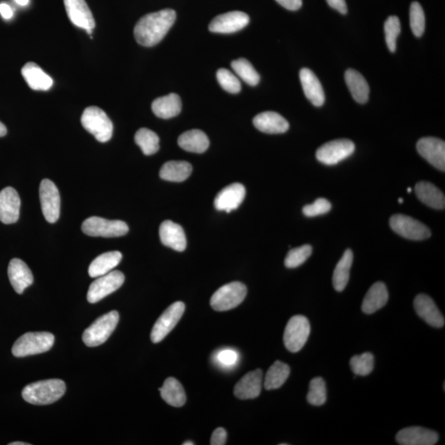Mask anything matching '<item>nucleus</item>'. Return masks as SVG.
Wrapping results in <instances>:
<instances>
[{"instance_id":"nucleus-2","label":"nucleus","mask_w":445,"mask_h":445,"mask_svg":"<svg viewBox=\"0 0 445 445\" xmlns=\"http://www.w3.org/2000/svg\"><path fill=\"white\" fill-rule=\"evenodd\" d=\"M66 389L64 381L47 380L32 382L24 387L22 395L24 400L33 405H48L55 403L63 396Z\"/></svg>"},{"instance_id":"nucleus-9","label":"nucleus","mask_w":445,"mask_h":445,"mask_svg":"<svg viewBox=\"0 0 445 445\" xmlns=\"http://www.w3.org/2000/svg\"><path fill=\"white\" fill-rule=\"evenodd\" d=\"M389 224L392 231L410 240H425L432 236L427 226L408 215H392Z\"/></svg>"},{"instance_id":"nucleus-11","label":"nucleus","mask_w":445,"mask_h":445,"mask_svg":"<svg viewBox=\"0 0 445 445\" xmlns=\"http://www.w3.org/2000/svg\"><path fill=\"white\" fill-rule=\"evenodd\" d=\"M185 309L184 303L180 301L170 305L156 321L150 335L151 341L154 343L162 342L179 323Z\"/></svg>"},{"instance_id":"nucleus-40","label":"nucleus","mask_w":445,"mask_h":445,"mask_svg":"<svg viewBox=\"0 0 445 445\" xmlns=\"http://www.w3.org/2000/svg\"><path fill=\"white\" fill-rule=\"evenodd\" d=\"M307 400L309 404L316 406H320L326 403L327 387L323 378H314L310 381Z\"/></svg>"},{"instance_id":"nucleus-31","label":"nucleus","mask_w":445,"mask_h":445,"mask_svg":"<svg viewBox=\"0 0 445 445\" xmlns=\"http://www.w3.org/2000/svg\"><path fill=\"white\" fill-rule=\"evenodd\" d=\"M344 80L353 98L358 103H366L370 96V87L363 76L355 70L349 69L344 74Z\"/></svg>"},{"instance_id":"nucleus-32","label":"nucleus","mask_w":445,"mask_h":445,"mask_svg":"<svg viewBox=\"0 0 445 445\" xmlns=\"http://www.w3.org/2000/svg\"><path fill=\"white\" fill-rule=\"evenodd\" d=\"M179 145L186 151L202 154L207 150L209 141L203 131L191 130L181 134L179 138Z\"/></svg>"},{"instance_id":"nucleus-4","label":"nucleus","mask_w":445,"mask_h":445,"mask_svg":"<svg viewBox=\"0 0 445 445\" xmlns=\"http://www.w3.org/2000/svg\"><path fill=\"white\" fill-rule=\"evenodd\" d=\"M81 123L86 131L92 134L96 140L105 143L111 140L113 124L106 112L98 107H89L84 110Z\"/></svg>"},{"instance_id":"nucleus-37","label":"nucleus","mask_w":445,"mask_h":445,"mask_svg":"<svg viewBox=\"0 0 445 445\" xmlns=\"http://www.w3.org/2000/svg\"><path fill=\"white\" fill-rule=\"evenodd\" d=\"M135 141L141 148L143 155H155L160 150V138L150 129H140L136 134Z\"/></svg>"},{"instance_id":"nucleus-38","label":"nucleus","mask_w":445,"mask_h":445,"mask_svg":"<svg viewBox=\"0 0 445 445\" xmlns=\"http://www.w3.org/2000/svg\"><path fill=\"white\" fill-rule=\"evenodd\" d=\"M231 66L236 75L239 76L244 82L251 86H256L259 84L260 75L257 73L254 67H253L247 60L240 58L233 60Z\"/></svg>"},{"instance_id":"nucleus-33","label":"nucleus","mask_w":445,"mask_h":445,"mask_svg":"<svg viewBox=\"0 0 445 445\" xmlns=\"http://www.w3.org/2000/svg\"><path fill=\"white\" fill-rule=\"evenodd\" d=\"M193 167L185 161H169L165 162L160 172V178L165 181L181 183L189 178Z\"/></svg>"},{"instance_id":"nucleus-21","label":"nucleus","mask_w":445,"mask_h":445,"mask_svg":"<svg viewBox=\"0 0 445 445\" xmlns=\"http://www.w3.org/2000/svg\"><path fill=\"white\" fill-rule=\"evenodd\" d=\"M262 380L263 373L260 368L247 373L234 387V395L241 400L257 399L262 392Z\"/></svg>"},{"instance_id":"nucleus-8","label":"nucleus","mask_w":445,"mask_h":445,"mask_svg":"<svg viewBox=\"0 0 445 445\" xmlns=\"http://www.w3.org/2000/svg\"><path fill=\"white\" fill-rule=\"evenodd\" d=\"M82 231L91 237L115 238L126 236L129 227L122 220H109L93 217L84 220Z\"/></svg>"},{"instance_id":"nucleus-43","label":"nucleus","mask_w":445,"mask_h":445,"mask_svg":"<svg viewBox=\"0 0 445 445\" xmlns=\"http://www.w3.org/2000/svg\"><path fill=\"white\" fill-rule=\"evenodd\" d=\"M385 40L387 48L391 52L396 49V39L401 32V23L396 16H390L385 23Z\"/></svg>"},{"instance_id":"nucleus-25","label":"nucleus","mask_w":445,"mask_h":445,"mask_svg":"<svg viewBox=\"0 0 445 445\" xmlns=\"http://www.w3.org/2000/svg\"><path fill=\"white\" fill-rule=\"evenodd\" d=\"M253 125L258 131L266 134H282L289 130L290 124L275 112H265L257 115L253 119Z\"/></svg>"},{"instance_id":"nucleus-13","label":"nucleus","mask_w":445,"mask_h":445,"mask_svg":"<svg viewBox=\"0 0 445 445\" xmlns=\"http://www.w3.org/2000/svg\"><path fill=\"white\" fill-rule=\"evenodd\" d=\"M43 215L47 222L56 223L60 214V195L58 188L49 179L41 181L39 189Z\"/></svg>"},{"instance_id":"nucleus-1","label":"nucleus","mask_w":445,"mask_h":445,"mask_svg":"<svg viewBox=\"0 0 445 445\" xmlns=\"http://www.w3.org/2000/svg\"><path fill=\"white\" fill-rule=\"evenodd\" d=\"M176 20L174 9L166 8L159 12L148 13L136 23L134 35L138 44L151 47L160 43Z\"/></svg>"},{"instance_id":"nucleus-35","label":"nucleus","mask_w":445,"mask_h":445,"mask_svg":"<svg viewBox=\"0 0 445 445\" xmlns=\"http://www.w3.org/2000/svg\"><path fill=\"white\" fill-rule=\"evenodd\" d=\"M353 259V252L351 250H347L344 252L342 259L339 261L336 268H335L333 283L334 289L338 292H342L346 289L349 279H350Z\"/></svg>"},{"instance_id":"nucleus-12","label":"nucleus","mask_w":445,"mask_h":445,"mask_svg":"<svg viewBox=\"0 0 445 445\" xmlns=\"http://www.w3.org/2000/svg\"><path fill=\"white\" fill-rule=\"evenodd\" d=\"M125 281V276L120 271H113L98 277L89 286L87 299L89 303L99 302L109 295L117 291Z\"/></svg>"},{"instance_id":"nucleus-36","label":"nucleus","mask_w":445,"mask_h":445,"mask_svg":"<svg viewBox=\"0 0 445 445\" xmlns=\"http://www.w3.org/2000/svg\"><path fill=\"white\" fill-rule=\"evenodd\" d=\"M290 374V368L285 363L277 361L268 370L264 387L266 390L278 389L283 385Z\"/></svg>"},{"instance_id":"nucleus-50","label":"nucleus","mask_w":445,"mask_h":445,"mask_svg":"<svg viewBox=\"0 0 445 445\" xmlns=\"http://www.w3.org/2000/svg\"><path fill=\"white\" fill-rule=\"evenodd\" d=\"M0 14L4 19H11L13 17V11L7 4H0Z\"/></svg>"},{"instance_id":"nucleus-53","label":"nucleus","mask_w":445,"mask_h":445,"mask_svg":"<svg viewBox=\"0 0 445 445\" xmlns=\"http://www.w3.org/2000/svg\"><path fill=\"white\" fill-rule=\"evenodd\" d=\"M30 444L24 443V442H13L9 444V445H30Z\"/></svg>"},{"instance_id":"nucleus-44","label":"nucleus","mask_w":445,"mask_h":445,"mask_svg":"<svg viewBox=\"0 0 445 445\" xmlns=\"http://www.w3.org/2000/svg\"><path fill=\"white\" fill-rule=\"evenodd\" d=\"M217 77L221 87L231 93H238L241 91L240 81L231 71L226 69H219Z\"/></svg>"},{"instance_id":"nucleus-16","label":"nucleus","mask_w":445,"mask_h":445,"mask_svg":"<svg viewBox=\"0 0 445 445\" xmlns=\"http://www.w3.org/2000/svg\"><path fill=\"white\" fill-rule=\"evenodd\" d=\"M67 14L72 23L92 34L96 23L85 0H64Z\"/></svg>"},{"instance_id":"nucleus-28","label":"nucleus","mask_w":445,"mask_h":445,"mask_svg":"<svg viewBox=\"0 0 445 445\" xmlns=\"http://www.w3.org/2000/svg\"><path fill=\"white\" fill-rule=\"evenodd\" d=\"M415 191L418 199L425 205L433 209H444V195L432 183H428V181H420L415 185Z\"/></svg>"},{"instance_id":"nucleus-29","label":"nucleus","mask_w":445,"mask_h":445,"mask_svg":"<svg viewBox=\"0 0 445 445\" xmlns=\"http://www.w3.org/2000/svg\"><path fill=\"white\" fill-rule=\"evenodd\" d=\"M122 254L118 251L105 252L96 257L89 267V274L92 278H98L111 272L119 265Z\"/></svg>"},{"instance_id":"nucleus-20","label":"nucleus","mask_w":445,"mask_h":445,"mask_svg":"<svg viewBox=\"0 0 445 445\" xmlns=\"http://www.w3.org/2000/svg\"><path fill=\"white\" fill-rule=\"evenodd\" d=\"M396 440L401 445H434L438 442L439 434L427 428L411 427L401 430Z\"/></svg>"},{"instance_id":"nucleus-27","label":"nucleus","mask_w":445,"mask_h":445,"mask_svg":"<svg viewBox=\"0 0 445 445\" xmlns=\"http://www.w3.org/2000/svg\"><path fill=\"white\" fill-rule=\"evenodd\" d=\"M389 300V292L382 282H376L368 290L362 303V311L366 314H372L385 307Z\"/></svg>"},{"instance_id":"nucleus-18","label":"nucleus","mask_w":445,"mask_h":445,"mask_svg":"<svg viewBox=\"0 0 445 445\" xmlns=\"http://www.w3.org/2000/svg\"><path fill=\"white\" fill-rule=\"evenodd\" d=\"M245 195L244 186L241 183H233L219 191L214 199V207L219 212H231L240 207Z\"/></svg>"},{"instance_id":"nucleus-24","label":"nucleus","mask_w":445,"mask_h":445,"mask_svg":"<svg viewBox=\"0 0 445 445\" xmlns=\"http://www.w3.org/2000/svg\"><path fill=\"white\" fill-rule=\"evenodd\" d=\"M299 79L306 97L315 107H322L325 102V94L322 84L317 76L309 69L300 70Z\"/></svg>"},{"instance_id":"nucleus-46","label":"nucleus","mask_w":445,"mask_h":445,"mask_svg":"<svg viewBox=\"0 0 445 445\" xmlns=\"http://www.w3.org/2000/svg\"><path fill=\"white\" fill-rule=\"evenodd\" d=\"M238 354L236 351L229 350V349L219 352L217 355V361L219 363H221L222 366L226 367H231L236 365L238 361Z\"/></svg>"},{"instance_id":"nucleus-26","label":"nucleus","mask_w":445,"mask_h":445,"mask_svg":"<svg viewBox=\"0 0 445 445\" xmlns=\"http://www.w3.org/2000/svg\"><path fill=\"white\" fill-rule=\"evenodd\" d=\"M22 75L27 84L33 90L47 91L53 85V79L45 73L39 65L28 62L22 67Z\"/></svg>"},{"instance_id":"nucleus-52","label":"nucleus","mask_w":445,"mask_h":445,"mask_svg":"<svg viewBox=\"0 0 445 445\" xmlns=\"http://www.w3.org/2000/svg\"><path fill=\"white\" fill-rule=\"evenodd\" d=\"M16 3L21 6H27L28 3H30V0H15Z\"/></svg>"},{"instance_id":"nucleus-15","label":"nucleus","mask_w":445,"mask_h":445,"mask_svg":"<svg viewBox=\"0 0 445 445\" xmlns=\"http://www.w3.org/2000/svg\"><path fill=\"white\" fill-rule=\"evenodd\" d=\"M250 21V16L245 13L228 12L215 17L209 23V30L212 32L228 34L242 30Z\"/></svg>"},{"instance_id":"nucleus-22","label":"nucleus","mask_w":445,"mask_h":445,"mask_svg":"<svg viewBox=\"0 0 445 445\" xmlns=\"http://www.w3.org/2000/svg\"><path fill=\"white\" fill-rule=\"evenodd\" d=\"M8 275L13 288L19 295L33 283V275L30 267L18 258H13L9 262Z\"/></svg>"},{"instance_id":"nucleus-42","label":"nucleus","mask_w":445,"mask_h":445,"mask_svg":"<svg viewBox=\"0 0 445 445\" xmlns=\"http://www.w3.org/2000/svg\"><path fill=\"white\" fill-rule=\"evenodd\" d=\"M410 24L411 31L416 37L423 35L425 28V18L423 8L418 2L411 4L410 8Z\"/></svg>"},{"instance_id":"nucleus-30","label":"nucleus","mask_w":445,"mask_h":445,"mask_svg":"<svg viewBox=\"0 0 445 445\" xmlns=\"http://www.w3.org/2000/svg\"><path fill=\"white\" fill-rule=\"evenodd\" d=\"M152 111L155 116L162 119H169L178 116L181 111V101L179 96L170 93L157 98L152 103Z\"/></svg>"},{"instance_id":"nucleus-7","label":"nucleus","mask_w":445,"mask_h":445,"mask_svg":"<svg viewBox=\"0 0 445 445\" xmlns=\"http://www.w3.org/2000/svg\"><path fill=\"white\" fill-rule=\"evenodd\" d=\"M311 333L310 323L303 315H295L287 323L284 333V344L290 352L302 350Z\"/></svg>"},{"instance_id":"nucleus-14","label":"nucleus","mask_w":445,"mask_h":445,"mask_svg":"<svg viewBox=\"0 0 445 445\" xmlns=\"http://www.w3.org/2000/svg\"><path fill=\"white\" fill-rule=\"evenodd\" d=\"M420 156L437 169L445 170V143L440 138L425 137L416 145Z\"/></svg>"},{"instance_id":"nucleus-5","label":"nucleus","mask_w":445,"mask_h":445,"mask_svg":"<svg viewBox=\"0 0 445 445\" xmlns=\"http://www.w3.org/2000/svg\"><path fill=\"white\" fill-rule=\"evenodd\" d=\"M119 322V314L112 311L104 314L85 330L83 341L89 347H98L108 341Z\"/></svg>"},{"instance_id":"nucleus-55","label":"nucleus","mask_w":445,"mask_h":445,"mask_svg":"<svg viewBox=\"0 0 445 445\" xmlns=\"http://www.w3.org/2000/svg\"><path fill=\"white\" fill-rule=\"evenodd\" d=\"M399 204L403 203L404 202V199L403 198H399Z\"/></svg>"},{"instance_id":"nucleus-6","label":"nucleus","mask_w":445,"mask_h":445,"mask_svg":"<svg viewBox=\"0 0 445 445\" xmlns=\"http://www.w3.org/2000/svg\"><path fill=\"white\" fill-rule=\"evenodd\" d=\"M247 289L241 282H231L224 285L215 292L210 299V305L215 311L224 312L231 310L245 299Z\"/></svg>"},{"instance_id":"nucleus-48","label":"nucleus","mask_w":445,"mask_h":445,"mask_svg":"<svg viewBox=\"0 0 445 445\" xmlns=\"http://www.w3.org/2000/svg\"><path fill=\"white\" fill-rule=\"evenodd\" d=\"M276 2L291 11H298L302 6V0H276Z\"/></svg>"},{"instance_id":"nucleus-17","label":"nucleus","mask_w":445,"mask_h":445,"mask_svg":"<svg viewBox=\"0 0 445 445\" xmlns=\"http://www.w3.org/2000/svg\"><path fill=\"white\" fill-rule=\"evenodd\" d=\"M414 309L419 317L435 328L444 326L445 319L437 305L429 295L420 294L414 299Z\"/></svg>"},{"instance_id":"nucleus-34","label":"nucleus","mask_w":445,"mask_h":445,"mask_svg":"<svg viewBox=\"0 0 445 445\" xmlns=\"http://www.w3.org/2000/svg\"><path fill=\"white\" fill-rule=\"evenodd\" d=\"M162 399L174 408H181L186 404V396L183 387L174 378H169L160 389Z\"/></svg>"},{"instance_id":"nucleus-41","label":"nucleus","mask_w":445,"mask_h":445,"mask_svg":"<svg viewBox=\"0 0 445 445\" xmlns=\"http://www.w3.org/2000/svg\"><path fill=\"white\" fill-rule=\"evenodd\" d=\"M313 248L308 244L291 250L287 254L285 260V265L290 269L299 267L309 259L312 254Z\"/></svg>"},{"instance_id":"nucleus-23","label":"nucleus","mask_w":445,"mask_h":445,"mask_svg":"<svg viewBox=\"0 0 445 445\" xmlns=\"http://www.w3.org/2000/svg\"><path fill=\"white\" fill-rule=\"evenodd\" d=\"M160 240L165 246L178 252H183L186 247V238L183 228L179 224L166 220L160 228Z\"/></svg>"},{"instance_id":"nucleus-3","label":"nucleus","mask_w":445,"mask_h":445,"mask_svg":"<svg viewBox=\"0 0 445 445\" xmlns=\"http://www.w3.org/2000/svg\"><path fill=\"white\" fill-rule=\"evenodd\" d=\"M54 342V335L50 333H27L14 343L12 353L16 357L38 355L50 351Z\"/></svg>"},{"instance_id":"nucleus-47","label":"nucleus","mask_w":445,"mask_h":445,"mask_svg":"<svg viewBox=\"0 0 445 445\" xmlns=\"http://www.w3.org/2000/svg\"><path fill=\"white\" fill-rule=\"evenodd\" d=\"M227 432L226 430L222 427L214 430L212 434V439H210V444L212 445H224L226 444Z\"/></svg>"},{"instance_id":"nucleus-56","label":"nucleus","mask_w":445,"mask_h":445,"mask_svg":"<svg viewBox=\"0 0 445 445\" xmlns=\"http://www.w3.org/2000/svg\"><path fill=\"white\" fill-rule=\"evenodd\" d=\"M408 193H411V188H408Z\"/></svg>"},{"instance_id":"nucleus-51","label":"nucleus","mask_w":445,"mask_h":445,"mask_svg":"<svg viewBox=\"0 0 445 445\" xmlns=\"http://www.w3.org/2000/svg\"><path fill=\"white\" fill-rule=\"evenodd\" d=\"M7 134V128L4 125L2 122H0V137H3L6 136Z\"/></svg>"},{"instance_id":"nucleus-39","label":"nucleus","mask_w":445,"mask_h":445,"mask_svg":"<svg viewBox=\"0 0 445 445\" xmlns=\"http://www.w3.org/2000/svg\"><path fill=\"white\" fill-rule=\"evenodd\" d=\"M352 370L356 375L367 376L371 374L375 368V357L370 352L354 356L350 361Z\"/></svg>"},{"instance_id":"nucleus-54","label":"nucleus","mask_w":445,"mask_h":445,"mask_svg":"<svg viewBox=\"0 0 445 445\" xmlns=\"http://www.w3.org/2000/svg\"><path fill=\"white\" fill-rule=\"evenodd\" d=\"M183 445H193L194 443L191 442V441H186L185 443L183 444Z\"/></svg>"},{"instance_id":"nucleus-10","label":"nucleus","mask_w":445,"mask_h":445,"mask_svg":"<svg viewBox=\"0 0 445 445\" xmlns=\"http://www.w3.org/2000/svg\"><path fill=\"white\" fill-rule=\"evenodd\" d=\"M355 150V143L342 138L324 143L316 153V157L323 165H335L352 156Z\"/></svg>"},{"instance_id":"nucleus-19","label":"nucleus","mask_w":445,"mask_h":445,"mask_svg":"<svg viewBox=\"0 0 445 445\" xmlns=\"http://www.w3.org/2000/svg\"><path fill=\"white\" fill-rule=\"evenodd\" d=\"M21 200L17 191L11 186L0 191V221L16 223L20 214Z\"/></svg>"},{"instance_id":"nucleus-45","label":"nucleus","mask_w":445,"mask_h":445,"mask_svg":"<svg viewBox=\"0 0 445 445\" xmlns=\"http://www.w3.org/2000/svg\"><path fill=\"white\" fill-rule=\"evenodd\" d=\"M332 204L327 199L319 198L313 204L305 205L303 213L305 217H315L318 215L327 214L331 210Z\"/></svg>"},{"instance_id":"nucleus-49","label":"nucleus","mask_w":445,"mask_h":445,"mask_svg":"<svg viewBox=\"0 0 445 445\" xmlns=\"http://www.w3.org/2000/svg\"><path fill=\"white\" fill-rule=\"evenodd\" d=\"M329 6L336 9L339 13L346 14L347 13V6L346 0H327Z\"/></svg>"}]
</instances>
